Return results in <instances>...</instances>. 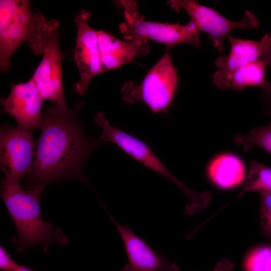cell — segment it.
Masks as SVG:
<instances>
[{
	"instance_id": "cell-5",
	"label": "cell",
	"mask_w": 271,
	"mask_h": 271,
	"mask_svg": "<svg viewBox=\"0 0 271 271\" xmlns=\"http://www.w3.org/2000/svg\"><path fill=\"white\" fill-rule=\"evenodd\" d=\"M167 47L162 57L149 70L139 84L128 81L121 89L123 100L128 103L143 102L154 113H166L177 89L178 77Z\"/></svg>"
},
{
	"instance_id": "cell-22",
	"label": "cell",
	"mask_w": 271,
	"mask_h": 271,
	"mask_svg": "<svg viewBox=\"0 0 271 271\" xmlns=\"http://www.w3.org/2000/svg\"><path fill=\"white\" fill-rule=\"evenodd\" d=\"M234 263L228 258H222L216 264L211 271H231L234 267Z\"/></svg>"
},
{
	"instance_id": "cell-17",
	"label": "cell",
	"mask_w": 271,
	"mask_h": 271,
	"mask_svg": "<svg viewBox=\"0 0 271 271\" xmlns=\"http://www.w3.org/2000/svg\"><path fill=\"white\" fill-rule=\"evenodd\" d=\"M250 191L271 193V167L255 160L251 161L243 188L235 198L241 197Z\"/></svg>"
},
{
	"instance_id": "cell-6",
	"label": "cell",
	"mask_w": 271,
	"mask_h": 271,
	"mask_svg": "<svg viewBox=\"0 0 271 271\" xmlns=\"http://www.w3.org/2000/svg\"><path fill=\"white\" fill-rule=\"evenodd\" d=\"M37 22V14L32 13L27 0L0 1V67L9 71L12 56L33 34Z\"/></svg>"
},
{
	"instance_id": "cell-18",
	"label": "cell",
	"mask_w": 271,
	"mask_h": 271,
	"mask_svg": "<svg viewBox=\"0 0 271 271\" xmlns=\"http://www.w3.org/2000/svg\"><path fill=\"white\" fill-rule=\"evenodd\" d=\"M234 142L240 145L245 152L256 146L271 154V122L265 126L254 127L247 134L236 135Z\"/></svg>"
},
{
	"instance_id": "cell-11",
	"label": "cell",
	"mask_w": 271,
	"mask_h": 271,
	"mask_svg": "<svg viewBox=\"0 0 271 271\" xmlns=\"http://www.w3.org/2000/svg\"><path fill=\"white\" fill-rule=\"evenodd\" d=\"M44 100L31 79L14 85L9 96L1 99V112L13 116L19 128L32 131L41 127Z\"/></svg>"
},
{
	"instance_id": "cell-15",
	"label": "cell",
	"mask_w": 271,
	"mask_h": 271,
	"mask_svg": "<svg viewBox=\"0 0 271 271\" xmlns=\"http://www.w3.org/2000/svg\"><path fill=\"white\" fill-rule=\"evenodd\" d=\"M270 55L247 64L225 76L213 78V82L221 89L232 88L240 90L246 86H258L263 89L269 83L266 81L265 76L266 66L270 64Z\"/></svg>"
},
{
	"instance_id": "cell-25",
	"label": "cell",
	"mask_w": 271,
	"mask_h": 271,
	"mask_svg": "<svg viewBox=\"0 0 271 271\" xmlns=\"http://www.w3.org/2000/svg\"><path fill=\"white\" fill-rule=\"evenodd\" d=\"M13 271H32L25 265H21L15 262L13 266Z\"/></svg>"
},
{
	"instance_id": "cell-14",
	"label": "cell",
	"mask_w": 271,
	"mask_h": 271,
	"mask_svg": "<svg viewBox=\"0 0 271 271\" xmlns=\"http://www.w3.org/2000/svg\"><path fill=\"white\" fill-rule=\"evenodd\" d=\"M102 73L120 67L136 57L147 55V40L122 41L103 30L96 31Z\"/></svg>"
},
{
	"instance_id": "cell-20",
	"label": "cell",
	"mask_w": 271,
	"mask_h": 271,
	"mask_svg": "<svg viewBox=\"0 0 271 271\" xmlns=\"http://www.w3.org/2000/svg\"><path fill=\"white\" fill-rule=\"evenodd\" d=\"M260 224L264 235L271 239V193H260Z\"/></svg>"
},
{
	"instance_id": "cell-13",
	"label": "cell",
	"mask_w": 271,
	"mask_h": 271,
	"mask_svg": "<svg viewBox=\"0 0 271 271\" xmlns=\"http://www.w3.org/2000/svg\"><path fill=\"white\" fill-rule=\"evenodd\" d=\"M227 36L230 51L228 55L220 56L216 59L218 70L213 78L225 76L271 54V34H266L259 41L234 38L230 33Z\"/></svg>"
},
{
	"instance_id": "cell-19",
	"label": "cell",
	"mask_w": 271,
	"mask_h": 271,
	"mask_svg": "<svg viewBox=\"0 0 271 271\" xmlns=\"http://www.w3.org/2000/svg\"><path fill=\"white\" fill-rule=\"evenodd\" d=\"M245 267L246 271H271V246L253 249L246 259Z\"/></svg>"
},
{
	"instance_id": "cell-1",
	"label": "cell",
	"mask_w": 271,
	"mask_h": 271,
	"mask_svg": "<svg viewBox=\"0 0 271 271\" xmlns=\"http://www.w3.org/2000/svg\"><path fill=\"white\" fill-rule=\"evenodd\" d=\"M82 107L79 103L72 109L54 105L44 109L35 156L24 178L28 189L43 191L49 183L70 179L82 181L89 187L84 165L102 143L85 134L78 114Z\"/></svg>"
},
{
	"instance_id": "cell-7",
	"label": "cell",
	"mask_w": 271,
	"mask_h": 271,
	"mask_svg": "<svg viewBox=\"0 0 271 271\" xmlns=\"http://www.w3.org/2000/svg\"><path fill=\"white\" fill-rule=\"evenodd\" d=\"M124 18L119 29L127 41L152 40L169 47L185 43L197 48L201 46L199 30L192 21L183 26L147 21L137 11L130 13L124 11Z\"/></svg>"
},
{
	"instance_id": "cell-21",
	"label": "cell",
	"mask_w": 271,
	"mask_h": 271,
	"mask_svg": "<svg viewBox=\"0 0 271 271\" xmlns=\"http://www.w3.org/2000/svg\"><path fill=\"white\" fill-rule=\"evenodd\" d=\"M15 261L11 258V254L7 252V249L0 246V269L2 271H13Z\"/></svg>"
},
{
	"instance_id": "cell-8",
	"label": "cell",
	"mask_w": 271,
	"mask_h": 271,
	"mask_svg": "<svg viewBox=\"0 0 271 271\" xmlns=\"http://www.w3.org/2000/svg\"><path fill=\"white\" fill-rule=\"evenodd\" d=\"M36 154L31 130L3 125L0 130V167L8 182L19 183L29 172Z\"/></svg>"
},
{
	"instance_id": "cell-9",
	"label": "cell",
	"mask_w": 271,
	"mask_h": 271,
	"mask_svg": "<svg viewBox=\"0 0 271 271\" xmlns=\"http://www.w3.org/2000/svg\"><path fill=\"white\" fill-rule=\"evenodd\" d=\"M176 11L184 10L190 16L199 31L208 34L214 46L219 51L223 49L226 36L235 28L255 29L259 26L256 16L251 11L245 12L239 21H232L224 17L213 9L200 5L193 0H172L167 2Z\"/></svg>"
},
{
	"instance_id": "cell-16",
	"label": "cell",
	"mask_w": 271,
	"mask_h": 271,
	"mask_svg": "<svg viewBox=\"0 0 271 271\" xmlns=\"http://www.w3.org/2000/svg\"><path fill=\"white\" fill-rule=\"evenodd\" d=\"M208 174L217 186L229 188L241 183L245 176V167L237 156L224 154L216 157L210 163Z\"/></svg>"
},
{
	"instance_id": "cell-12",
	"label": "cell",
	"mask_w": 271,
	"mask_h": 271,
	"mask_svg": "<svg viewBox=\"0 0 271 271\" xmlns=\"http://www.w3.org/2000/svg\"><path fill=\"white\" fill-rule=\"evenodd\" d=\"M123 243L128 263L120 271H179L178 265L159 254L128 226L118 223L106 210Z\"/></svg>"
},
{
	"instance_id": "cell-26",
	"label": "cell",
	"mask_w": 271,
	"mask_h": 271,
	"mask_svg": "<svg viewBox=\"0 0 271 271\" xmlns=\"http://www.w3.org/2000/svg\"><path fill=\"white\" fill-rule=\"evenodd\" d=\"M270 64H271V55H270Z\"/></svg>"
},
{
	"instance_id": "cell-2",
	"label": "cell",
	"mask_w": 271,
	"mask_h": 271,
	"mask_svg": "<svg viewBox=\"0 0 271 271\" xmlns=\"http://www.w3.org/2000/svg\"><path fill=\"white\" fill-rule=\"evenodd\" d=\"M43 191L24 190L19 183L8 182L3 179L1 197L4 202L17 230L12 241L19 252L26 251L36 245H42L45 251L51 243L65 245L67 237L60 228L53 230V224L44 222L41 215L40 198Z\"/></svg>"
},
{
	"instance_id": "cell-23",
	"label": "cell",
	"mask_w": 271,
	"mask_h": 271,
	"mask_svg": "<svg viewBox=\"0 0 271 271\" xmlns=\"http://www.w3.org/2000/svg\"><path fill=\"white\" fill-rule=\"evenodd\" d=\"M262 90V98L266 108V111L269 115H271V83L269 82L267 86Z\"/></svg>"
},
{
	"instance_id": "cell-3",
	"label": "cell",
	"mask_w": 271,
	"mask_h": 271,
	"mask_svg": "<svg viewBox=\"0 0 271 271\" xmlns=\"http://www.w3.org/2000/svg\"><path fill=\"white\" fill-rule=\"evenodd\" d=\"M59 27L58 21H47L43 14L37 13L35 28L27 43L35 54L42 56L31 78L41 96L55 105L66 107L62 80Z\"/></svg>"
},
{
	"instance_id": "cell-4",
	"label": "cell",
	"mask_w": 271,
	"mask_h": 271,
	"mask_svg": "<svg viewBox=\"0 0 271 271\" xmlns=\"http://www.w3.org/2000/svg\"><path fill=\"white\" fill-rule=\"evenodd\" d=\"M94 119L102 130L99 138L102 143H114L130 157L168 179L184 193L188 201L185 209L187 215L198 213L209 205L212 198L210 192L196 191L185 185L167 169L145 143L111 125L103 112L96 113Z\"/></svg>"
},
{
	"instance_id": "cell-10",
	"label": "cell",
	"mask_w": 271,
	"mask_h": 271,
	"mask_svg": "<svg viewBox=\"0 0 271 271\" xmlns=\"http://www.w3.org/2000/svg\"><path fill=\"white\" fill-rule=\"evenodd\" d=\"M90 17L89 12L82 10L74 19L77 30L74 58L80 77L74 91L80 95L86 93L91 79L102 73L97 33L88 24Z\"/></svg>"
},
{
	"instance_id": "cell-24",
	"label": "cell",
	"mask_w": 271,
	"mask_h": 271,
	"mask_svg": "<svg viewBox=\"0 0 271 271\" xmlns=\"http://www.w3.org/2000/svg\"><path fill=\"white\" fill-rule=\"evenodd\" d=\"M115 3L116 6L119 7H123L125 10L129 13H133L136 11L138 5L137 3L135 1H115Z\"/></svg>"
}]
</instances>
